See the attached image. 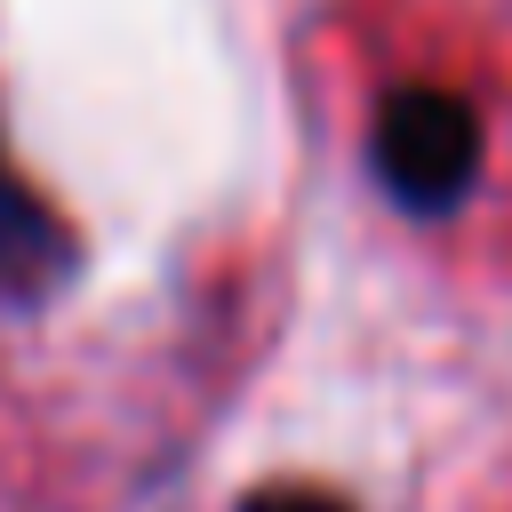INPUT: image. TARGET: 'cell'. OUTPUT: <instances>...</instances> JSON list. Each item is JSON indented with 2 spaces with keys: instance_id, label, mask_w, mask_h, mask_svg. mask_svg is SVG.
<instances>
[{
  "instance_id": "obj_1",
  "label": "cell",
  "mask_w": 512,
  "mask_h": 512,
  "mask_svg": "<svg viewBox=\"0 0 512 512\" xmlns=\"http://www.w3.org/2000/svg\"><path fill=\"white\" fill-rule=\"evenodd\" d=\"M368 152L408 216H448L480 176V112L456 88H392L376 104Z\"/></svg>"
},
{
  "instance_id": "obj_2",
  "label": "cell",
  "mask_w": 512,
  "mask_h": 512,
  "mask_svg": "<svg viewBox=\"0 0 512 512\" xmlns=\"http://www.w3.org/2000/svg\"><path fill=\"white\" fill-rule=\"evenodd\" d=\"M56 264H64V232H56L48 208L8 176V152H0V288H40Z\"/></svg>"
},
{
  "instance_id": "obj_3",
  "label": "cell",
  "mask_w": 512,
  "mask_h": 512,
  "mask_svg": "<svg viewBox=\"0 0 512 512\" xmlns=\"http://www.w3.org/2000/svg\"><path fill=\"white\" fill-rule=\"evenodd\" d=\"M240 512H344V504L320 496V488H264V496H248Z\"/></svg>"
}]
</instances>
